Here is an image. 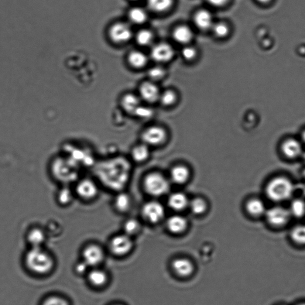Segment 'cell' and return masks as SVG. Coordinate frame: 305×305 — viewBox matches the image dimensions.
I'll list each match as a JSON object with an SVG mask.
<instances>
[{
    "label": "cell",
    "mask_w": 305,
    "mask_h": 305,
    "mask_svg": "<svg viewBox=\"0 0 305 305\" xmlns=\"http://www.w3.org/2000/svg\"><path fill=\"white\" fill-rule=\"evenodd\" d=\"M116 305H122V304H116Z\"/></svg>",
    "instance_id": "48"
},
{
    "label": "cell",
    "mask_w": 305,
    "mask_h": 305,
    "mask_svg": "<svg viewBox=\"0 0 305 305\" xmlns=\"http://www.w3.org/2000/svg\"><path fill=\"white\" fill-rule=\"evenodd\" d=\"M84 261L90 266H97L103 261L104 253L100 247L90 245L86 247L83 251Z\"/></svg>",
    "instance_id": "12"
},
{
    "label": "cell",
    "mask_w": 305,
    "mask_h": 305,
    "mask_svg": "<svg viewBox=\"0 0 305 305\" xmlns=\"http://www.w3.org/2000/svg\"><path fill=\"white\" fill-rule=\"evenodd\" d=\"M175 273L181 277H187L191 275L194 270L193 263L187 258L175 259L172 264Z\"/></svg>",
    "instance_id": "15"
},
{
    "label": "cell",
    "mask_w": 305,
    "mask_h": 305,
    "mask_svg": "<svg viewBox=\"0 0 305 305\" xmlns=\"http://www.w3.org/2000/svg\"><path fill=\"white\" fill-rule=\"evenodd\" d=\"M89 282L96 287L104 286L107 282L108 276L104 270L98 269H92L88 275Z\"/></svg>",
    "instance_id": "24"
},
{
    "label": "cell",
    "mask_w": 305,
    "mask_h": 305,
    "mask_svg": "<svg viewBox=\"0 0 305 305\" xmlns=\"http://www.w3.org/2000/svg\"><path fill=\"white\" fill-rule=\"evenodd\" d=\"M123 228L125 234L132 237L141 231L142 225L138 219L129 218L124 222Z\"/></svg>",
    "instance_id": "25"
},
{
    "label": "cell",
    "mask_w": 305,
    "mask_h": 305,
    "mask_svg": "<svg viewBox=\"0 0 305 305\" xmlns=\"http://www.w3.org/2000/svg\"><path fill=\"white\" fill-rule=\"evenodd\" d=\"M73 200V194L72 190L67 187H63L57 191L56 200L61 206H67L71 204Z\"/></svg>",
    "instance_id": "29"
},
{
    "label": "cell",
    "mask_w": 305,
    "mask_h": 305,
    "mask_svg": "<svg viewBox=\"0 0 305 305\" xmlns=\"http://www.w3.org/2000/svg\"><path fill=\"white\" fill-rule=\"evenodd\" d=\"M27 241L33 248L42 246L46 242L47 234L45 229L39 225L33 226L27 231Z\"/></svg>",
    "instance_id": "13"
},
{
    "label": "cell",
    "mask_w": 305,
    "mask_h": 305,
    "mask_svg": "<svg viewBox=\"0 0 305 305\" xmlns=\"http://www.w3.org/2000/svg\"><path fill=\"white\" fill-rule=\"evenodd\" d=\"M290 237L296 244L305 245V225H297L293 228Z\"/></svg>",
    "instance_id": "31"
},
{
    "label": "cell",
    "mask_w": 305,
    "mask_h": 305,
    "mask_svg": "<svg viewBox=\"0 0 305 305\" xmlns=\"http://www.w3.org/2000/svg\"><path fill=\"white\" fill-rule=\"evenodd\" d=\"M133 242L131 237L125 234L115 236L110 242V249L114 254L123 256L131 251Z\"/></svg>",
    "instance_id": "6"
},
{
    "label": "cell",
    "mask_w": 305,
    "mask_h": 305,
    "mask_svg": "<svg viewBox=\"0 0 305 305\" xmlns=\"http://www.w3.org/2000/svg\"><path fill=\"white\" fill-rule=\"evenodd\" d=\"M167 139V133L162 126H150L142 133L143 143L149 147L162 146L166 142Z\"/></svg>",
    "instance_id": "5"
},
{
    "label": "cell",
    "mask_w": 305,
    "mask_h": 305,
    "mask_svg": "<svg viewBox=\"0 0 305 305\" xmlns=\"http://www.w3.org/2000/svg\"><path fill=\"white\" fill-rule=\"evenodd\" d=\"M181 55L186 60H193L197 56V50L193 46L187 45L181 51Z\"/></svg>",
    "instance_id": "37"
},
{
    "label": "cell",
    "mask_w": 305,
    "mask_h": 305,
    "mask_svg": "<svg viewBox=\"0 0 305 305\" xmlns=\"http://www.w3.org/2000/svg\"><path fill=\"white\" fill-rule=\"evenodd\" d=\"M290 217V211L283 207H274L266 212L267 221L275 227H282L286 225Z\"/></svg>",
    "instance_id": "7"
},
{
    "label": "cell",
    "mask_w": 305,
    "mask_h": 305,
    "mask_svg": "<svg viewBox=\"0 0 305 305\" xmlns=\"http://www.w3.org/2000/svg\"><path fill=\"white\" fill-rule=\"evenodd\" d=\"M129 18L133 23L142 24L146 21L147 15L145 10L140 8H135L130 10Z\"/></svg>",
    "instance_id": "32"
},
{
    "label": "cell",
    "mask_w": 305,
    "mask_h": 305,
    "mask_svg": "<svg viewBox=\"0 0 305 305\" xmlns=\"http://www.w3.org/2000/svg\"><path fill=\"white\" fill-rule=\"evenodd\" d=\"M114 205L116 210L119 213L126 214L132 208V199L128 193L121 192L116 195Z\"/></svg>",
    "instance_id": "19"
},
{
    "label": "cell",
    "mask_w": 305,
    "mask_h": 305,
    "mask_svg": "<svg viewBox=\"0 0 305 305\" xmlns=\"http://www.w3.org/2000/svg\"><path fill=\"white\" fill-rule=\"evenodd\" d=\"M297 305H305V303H301L298 304Z\"/></svg>",
    "instance_id": "45"
},
{
    "label": "cell",
    "mask_w": 305,
    "mask_h": 305,
    "mask_svg": "<svg viewBox=\"0 0 305 305\" xmlns=\"http://www.w3.org/2000/svg\"><path fill=\"white\" fill-rule=\"evenodd\" d=\"M190 201L186 194L181 192H176L170 195L167 198V205L175 211L180 212L186 210Z\"/></svg>",
    "instance_id": "16"
},
{
    "label": "cell",
    "mask_w": 305,
    "mask_h": 305,
    "mask_svg": "<svg viewBox=\"0 0 305 305\" xmlns=\"http://www.w3.org/2000/svg\"><path fill=\"white\" fill-rule=\"evenodd\" d=\"M43 305H69V304L62 298L51 297L44 301Z\"/></svg>",
    "instance_id": "40"
},
{
    "label": "cell",
    "mask_w": 305,
    "mask_h": 305,
    "mask_svg": "<svg viewBox=\"0 0 305 305\" xmlns=\"http://www.w3.org/2000/svg\"><path fill=\"white\" fill-rule=\"evenodd\" d=\"M174 3V0H148V5L153 11L162 13L167 11Z\"/></svg>",
    "instance_id": "28"
},
{
    "label": "cell",
    "mask_w": 305,
    "mask_h": 305,
    "mask_svg": "<svg viewBox=\"0 0 305 305\" xmlns=\"http://www.w3.org/2000/svg\"><path fill=\"white\" fill-rule=\"evenodd\" d=\"M159 99L164 106H171L177 100V94L172 90H167L160 95Z\"/></svg>",
    "instance_id": "36"
},
{
    "label": "cell",
    "mask_w": 305,
    "mask_h": 305,
    "mask_svg": "<svg viewBox=\"0 0 305 305\" xmlns=\"http://www.w3.org/2000/svg\"><path fill=\"white\" fill-rule=\"evenodd\" d=\"M284 155L289 159H296L302 153V146L300 143L295 139L286 140L282 146Z\"/></svg>",
    "instance_id": "18"
},
{
    "label": "cell",
    "mask_w": 305,
    "mask_h": 305,
    "mask_svg": "<svg viewBox=\"0 0 305 305\" xmlns=\"http://www.w3.org/2000/svg\"><path fill=\"white\" fill-rule=\"evenodd\" d=\"M209 5L215 7V8H222L227 5L229 0H207Z\"/></svg>",
    "instance_id": "41"
},
{
    "label": "cell",
    "mask_w": 305,
    "mask_h": 305,
    "mask_svg": "<svg viewBox=\"0 0 305 305\" xmlns=\"http://www.w3.org/2000/svg\"><path fill=\"white\" fill-rule=\"evenodd\" d=\"M194 33L190 27L187 25H180L174 29L173 37L177 43L188 45L193 40Z\"/></svg>",
    "instance_id": "20"
},
{
    "label": "cell",
    "mask_w": 305,
    "mask_h": 305,
    "mask_svg": "<svg viewBox=\"0 0 305 305\" xmlns=\"http://www.w3.org/2000/svg\"><path fill=\"white\" fill-rule=\"evenodd\" d=\"M122 105L126 112L134 114L140 106L139 99L134 95L126 94L122 98Z\"/></svg>",
    "instance_id": "27"
},
{
    "label": "cell",
    "mask_w": 305,
    "mask_h": 305,
    "mask_svg": "<svg viewBox=\"0 0 305 305\" xmlns=\"http://www.w3.org/2000/svg\"><path fill=\"white\" fill-rule=\"evenodd\" d=\"M174 50L172 46L166 43H160L151 50V57L157 62H166L173 59Z\"/></svg>",
    "instance_id": "11"
},
{
    "label": "cell",
    "mask_w": 305,
    "mask_h": 305,
    "mask_svg": "<svg viewBox=\"0 0 305 305\" xmlns=\"http://www.w3.org/2000/svg\"><path fill=\"white\" fill-rule=\"evenodd\" d=\"M148 75L152 80H159L164 76L165 71L164 70V69L159 66L153 67L149 71Z\"/></svg>",
    "instance_id": "38"
},
{
    "label": "cell",
    "mask_w": 305,
    "mask_h": 305,
    "mask_svg": "<svg viewBox=\"0 0 305 305\" xmlns=\"http://www.w3.org/2000/svg\"><path fill=\"white\" fill-rule=\"evenodd\" d=\"M153 37V33L149 30H141L137 34V42L140 46H147L152 43Z\"/></svg>",
    "instance_id": "35"
},
{
    "label": "cell",
    "mask_w": 305,
    "mask_h": 305,
    "mask_svg": "<svg viewBox=\"0 0 305 305\" xmlns=\"http://www.w3.org/2000/svg\"><path fill=\"white\" fill-rule=\"evenodd\" d=\"M189 206L191 212L196 215L203 214L207 210V202L201 198H195L190 201Z\"/></svg>",
    "instance_id": "33"
},
{
    "label": "cell",
    "mask_w": 305,
    "mask_h": 305,
    "mask_svg": "<svg viewBox=\"0 0 305 305\" xmlns=\"http://www.w3.org/2000/svg\"><path fill=\"white\" fill-rule=\"evenodd\" d=\"M134 114L136 116H139L140 118H149L153 115V111L152 109L148 107L140 106L139 107L136 109Z\"/></svg>",
    "instance_id": "39"
},
{
    "label": "cell",
    "mask_w": 305,
    "mask_h": 305,
    "mask_svg": "<svg viewBox=\"0 0 305 305\" xmlns=\"http://www.w3.org/2000/svg\"><path fill=\"white\" fill-rule=\"evenodd\" d=\"M75 192L81 199L91 200L97 197L98 188L94 181L85 178L79 181Z\"/></svg>",
    "instance_id": "8"
},
{
    "label": "cell",
    "mask_w": 305,
    "mask_h": 305,
    "mask_svg": "<svg viewBox=\"0 0 305 305\" xmlns=\"http://www.w3.org/2000/svg\"><path fill=\"white\" fill-rule=\"evenodd\" d=\"M256 1L261 5H267L272 2L273 0H256Z\"/></svg>",
    "instance_id": "43"
},
{
    "label": "cell",
    "mask_w": 305,
    "mask_h": 305,
    "mask_svg": "<svg viewBox=\"0 0 305 305\" xmlns=\"http://www.w3.org/2000/svg\"><path fill=\"white\" fill-rule=\"evenodd\" d=\"M190 176V171L186 166H175L171 170V179L174 183L178 185H183L186 183L189 180Z\"/></svg>",
    "instance_id": "21"
},
{
    "label": "cell",
    "mask_w": 305,
    "mask_h": 305,
    "mask_svg": "<svg viewBox=\"0 0 305 305\" xmlns=\"http://www.w3.org/2000/svg\"><path fill=\"white\" fill-rule=\"evenodd\" d=\"M303 156H304V160H305V154H304V155Z\"/></svg>",
    "instance_id": "47"
},
{
    "label": "cell",
    "mask_w": 305,
    "mask_h": 305,
    "mask_svg": "<svg viewBox=\"0 0 305 305\" xmlns=\"http://www.w3.org/2000/svg\"><path fill=\"white\" fill-rule=\"evenodd\" d=\"M166 227L167 231L172 234H180L186 230L188 222L183 216L173 215L167 219Z\"/></svg>",
    "instance_id": "14"
},
{
    "label": "cell",
    "mask_w": 305,
    "mask_h": 305,
    "mask_svg": "<svg viewBox=\"0 0 305 305\" xmlns=\"http://www.w3.org/2000/svg\"><path fill=\"white\" fill-rule=\"evenodd\" d=\"M131 156L133 160L137 163L145 162L150 156L149 146L143 143L135 146L131 150Z\"/></svg>",
    "instance_id": "22"
},
{
    "label": "cell",
    "mask_w": 305,
    "mask_h": 305,
    "mask_svg": "<svg viewBox=\"0 0 305 305\" xmlns=\"http://www.w3.org/2000/svg\"><path fill=\"white\" fill-rule=\"evenodd\" d=\"M140 94L145 101L154 103L159 100L160 92L158 87L152 82H145L140 88Z\"/></svg>",
    "instance_id": "17"
},
{
    "label": "cell",
    "mask_w": 305,
    "mask_h": 305,
    "mask_svg": "<svg viewBox=\"0 0 305 305\" xmlns=\"http://www.w3.org/2000/svg\"><path fill=\"white\" fill-rule=\"evenodd\" d=\"M128 59L129 64L136 68L145 66L147 61L146 54L139 51H133L130 53Z\"/></svg>",
    "instance_id": "26"
},
{
    "label": "cell",
    "mask_w": 305,
    "mask_h": 305,
    "mask_svg": "<svg viewBox=\"0 0 305 305\" xmlns=\"http://www.w3.org/2000/svg\"><path fill=\"white\" fill-rule=\"evenodd\" d=\"M194 25L201 31L211 30L215 21L213 15L207 9H200L195 13L193 17Z\"/></svg>",
    "instance_id": "10"
},
{
    "label": "cell",
    "mask_w": 305,
    "mask_h": 305,
    "mask_svg": "<svg viewBox=\"0 0 305 305\" xmlns=\"http://www.w3.org/2000/svg\"><path fill=\"white\" fill-rule=\"evenodd\" d=\"M89 267L90 266L83 260V261L78 263L76 266L77 272L80 274H83L87 272Z\"/></svg>",
    "instance_id": "42"
},
{
    "label": "cell",
    "mask_w": 305,
    "mask_h": 305,
    "mask_svg": "<svg viewBox=\"0 0 305 305\" xmlns=\"http://www.w3.org/2000/svg\"><path fill=\"white\" fill-rule=\"evenodd\" d=\"M143 186L146 193L153 197L163 196L170 188L168 180L163 174L157 172L147 174L144 178Z\"/></svg>",
    "instance_id": "3"
},
{
    "label": "cell",
    "mask_w": 305,
    "mask_h": 305,
    "mask_svg": "<svg viewBox=\"0 0 305 305\" xmlns=\"http://www.w3.org/2000/svg\"><path fill=\"white\" fill-rule=\"evenodd\" d=\"M142 215L148 223L156 224L163 220L165 215V210L160 202L150 201L143 206Z\"/></svg>",
    "instance_id": "4"
},
{
    "label": "cell",
    "mask_w": 305,
    "mask_h": 305,
    "mask_svg": "<svg viewBox=\"0 0 305 305\" xmlns=\"http://www.w3.org/2000/svg\"><path fill=\"white\" fill-rule=\"evenodd\" d=\"M291 215L296 218H301L305 215V202L301 199H296L291 204Z\"/></svg>",
    "instance_id": "34"
},
{
    "label": "cell",
    "mask_w": 305,
    "mask_h": 305,
    "mask_svg": "<svg viewBox=\"0 0 305 305\" xmlns=\"http://www.w3.org/2000/svg\"><path fill=\"white\" fill-rule=\"evenodd\" d=\"M132 36L131 27L124 23H116L109 30L110 37L116 43L127 42L131 39Z\"/></svg>",
    "instance_id": "9"
},
{
    "label": "cell",
    "mask_w": 305,
    "mask_h": 305,
    "mask_svg": "<svg viewBox=\"0 0 305 305\" xmlns=\"http://www.w3.org/2000/svg\"><path fill=\"white\" fill-rule=\"evenodd\" d=\"M246 210L253 217H258L266 213L265 207L262 200L258 198H253L247 203Z\"/></svg>",
    "instance_id": "23"
},
{
    "label": "cell",
    "mask_w": 305,
    "mask_h": 305,
    "mask_svg": "<svg viewBox=\"0 0 305 305\" xmlns=\"http://www.w3.org/2000/svg\"><path fill=\"white\" fill-rule=\"evenodd\" d=\"M215 37L218 39H224L230 33V27L225 22L219 21L215 22L211 29Z\"/></svg>",
    "instance_id": "30"
},
{
    "label": "cell",
    "mask_w": 305,
    "mask_h": 305,
    "mask_svg": "<svg viewBox=\"0 0 305 305\" xmlns=\"http://www.w3.org/2000/svg\"><path fill=\"white\" fill-rule=\"evenodd\" d=\"M26 262L27 266L33 272L47 273L52 268L53 262L51 257L44 251L41 247L33 248L27 253Z\"/></svg>",
    "instance_id": "2"
},
{
    "label": "cell",
    "mask_w": 305,
    "mask_h": 305,
    "mask_svg": "<svg viewBox=\"0 0 305 305\" xmlns=\"http://www.w3.org/2000/svg\"><path fill=\"white\" fill-rule=\"evenodd\" d=\"M265 191L269 199L277 202L283 201L292 196L294 186L288 178L279 177L269 181Z\"/></svg>",
    "instance_id": "1"
},
{
    "label": "cell",
    "mask_w": 305,
    "mask_h": 305,
    "mask_svg": "<svg viewBox=\"0 0 305 305\" xmlns=\"http://www.w3.org/2000/svg\"><path fill=\"white\" fill-rule=\"evenodd\" d=\"M301 138H302L303 142L305 143V130L302 133V135H301Z\"/></svg>",
    "instance_id": "44"
},
{
    "label": "cell",
    "mask_w": 305,
    "mask_h": 305,
    "mask_svg": "<svg viewBox=\"0 0 305 305\" xmlns=\"http://www.w3.org/2000/svg\"><path fill=\"white\" fill-rule=\"evenodd\" d=\"M303 177H304V179H305V170H304V171H303Z\"/></svg>",
    "instance_id": "46"
}]
</instances>
